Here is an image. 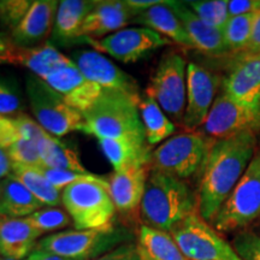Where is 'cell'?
I'll return each instance as SVG.
<instances>
[{"label":"cell","instance_id":"obj_13","mask_svg":"<svg viewBox=\"0 0 260 260\" xmlns=\"http://www.w3.org/2000/svg\"><path fill=\"white\" fill-rule=\"evenodd\" d=\"M69 58L87 80L100 86L103 89L119 90L139 100L142 98L138 81L112 63V60L107 59L100 52L77 50L74 51Z\"/></svg>","mask_w":260,"mask_h":260},{"label":"cell","instance_id":"obj_31","mask_svg":"<svg viewBox=\"0 0 260 260\" xmlns=\"http://www.w3.org/2000/svg\"><path fill=\"white\" fill-rule=\"evenodd\" d=\"M45 133L35 119L23 112L0 115V147L4 149H9L16 142L23 140L38 141Z\"/></svg>","mask_w":260,"mask_h":260},{"label":"cell","instance_id":"obj_8","mask_svg":"<svg viewBox=\"0 0 260 260\" xmlns=\"http://www.w3.org/2000/svg\"><path fill=\"white\" fill-rule=\"evenodd\" d=\"M260 217V151L240 178L212 220L217 232L230 233L242 229Z\"/></svg>","mask_w":260,"mask_h":260},{"label":"cell","instance_id":"obj_39","mask_svg":"<svg viewBox=\"0 0 260 260\" xmlns=\"http://www.w3.org/2000/svg\"><path fill=\"white\" fill-rule=\"evenodd\" d=\"M45 177L57 188L58 190L63 191L65 188L69 187L70 184L76 183V182L87 180V178L92 177L94 174H80V172H75L70 170H57V169H48L45 167L38 168Z\"/></svg>","mask_w":260,"mask_h":260},{"label":"cell","instance_id":"obj_23","mask_svg":"<svg viewBox=\"0 0 260 260\" xmlns=\"http://www.w3.org/2000/svg\"><path fill=\"white\" fill-rule=\"evenodd\" d=\"M41 235L27 217H6L0 223V255L6 259L25 260L37 248V241Z\"/></svg>","mask_w":260,"mask_h":260},{"label":"cell","instance_id":"obj_5","mask_svg":"<svg viewBox=\"0 0 260 260\" xmlns=\"http://www.w3.org/2000/svg\"><path fill=\"white\" fill-rule=\"evenodd\" d=\"M133 234L124 226L103 229L64 230L51 234L38 242L37 248L74 260L96 259L116 247L132 242Z\"/></svg>","mask_w":260,"mask_h":260},{"label":"cell","instance_id":"obj_2","mask_svg":"<svg viewBox=\"0 0 260 260\" xmlns=\"http://www.w3.org/2000/svg\"><path fill=\"white\" fill-rule=\"evenodd\" d=\"M195 211H198V197L186 181L151 170L140 206L145 225L170 233Z\"/></svg>","mask_w":260,"mask_h":260},{"label":"cell","instance_id":"obj_20","mask_svg":"<svg viewBox=\"0 0 260 260\" xmlns=\"http://www.w3.org/2000/svg\"><path fill=\"white\" fill-rule=\"evenodd\" d=\"M138 15L126 5L125 2L119 0H104L96 2V5L84 19L81 29V39L99 40L106 34L122 30L130 21Z\"/></svg>","mask_w":260,"mask_h":260},{"label":"cell","instance_id":"obj_43","mask_svg":"<svg viewBox=\"0 0 260 260\" xmlns=\"http://www.w3.org/2000/svg\"><path fill=\"white\" fill-rule=\"evenodd\" d=\"M169 0H126V5L129 6L136 14L153 8L155 5L167 4Z\"/></svg>","mask_w":260,"mask_h":260},{"label":"cell","instance_id":"obj_1","mask_svg":"<svg viewBox=\"0 0 260 260\" xmlns=\"http://www.w3.org/2000/svg\"><path fill=\"white\" fill-rule=\"evenodd\" d=\"M256 152L254 133H241L214 140L205 162L198 190V211L212 222Z\"/></svg>","mask_w":260,"mask_h":260},{"label":"cell","instance_id":"obj_7","mask_svg":"<svg viewBox=\"0 0 260 260\" xmlns=\"http://www.w3.org/2000/svg\"><path fill=\"white\" fill-rule=\"evenodd\" d=\"M25 94L37 123L47 134L63 138L73 132H82V113L68 105L60 94L52 89L40 77L25 76Z\"/></svg>","mask_w":260,"mask_h":260},{"label":"cell","instance_id":"obj_18","mask_svg":"<svg viewBox=\"0 0 260 260\" xmlns=\"http://www.w3.org/2000/svg\"><path fill=\"white\" fill-rule=\"evenodd\" d=\"M149 172H151L149 165L113 172L109 182L110 193L116 210L123 216L135 218L140 214V206L144 198Z\"/></svg>","mask_w":260,"mask_h":260},{"label":"cell","instance_id":"obj_40","mask_svg":"<svg viewBox=\"0 0 260 260\" xmlns=\"http://www.w3.org/2000/svg\"><path fill=\"white\" fill-rule=\"evenodd\" d=\"M94 260H144L140 254L136 243L128 242L121 245L112 251L105 253Z\"/></svg>","mask_w":260,"mask_h":260},{"label":"cell","instance_id":"obj_32","mask_svg":"<svg viewBox=\"0 0 260 260\" xmlns=\"http://www.w3.org/2000/svg\"><path fill=\"white\" fill-rule=\"evenodd\" d=\"M254 14L236 16L228 19L223 28V37L228 53L241 54L251 39Z\"/></svg>","mask_w":260,"mask_h":260},{"label":"cell","instance_id":"obj_49","mask_svg":"<svg viewBox=\"0 0 260 260\" xmlns=\"http://www.w3.org/2000/svg\"><path fill=\"white\" fill-rule=\"evenodd\" d=\"M0 260H2V255H0Z\"/></svg>","mask_w":260,"mask_h":260},{"label":"cell","instance_id":"obj_3","mask_svg":"<svg viewBox=\"0 0 260 260\" xmlns=\"http://www.w3.org/2000/svg\"><path fill=\"white\" fill-rule=\"evenodd\" d=\"M140 102L119 90L103 89L95 104L82 113V132L98 140L130 138L146 141Z\"/></svg>","mask_w":260,"mask_h":260},{"label":"cell","instance_id":"obj_29","mask_svg":"<svg viewBox=\"0 0 260 260\" xmlns=\"http://www.w3.org/2000/svg\"><path fill=\"white\" fill-rule=\"evenodd\" d=\"M139 111L148 146L167 141L175 133L176 126L174 122L165 115L161 107L152 96L147 94L142 95L141 102L139 104Z\"/></svg>","mask_w":260,"mask_h":260},{"label":"cell","instance_id":"obj_12","mask_svg":"<svg viewBox=\"0 0 260 260\" xmlns=\"http://www.w3.org/2000/svg\"><path fill=\"white\" fill-rule=\"evenodd\" d=\"M94 51L107 53L122 63H135L158 48L169 44L168 39L162 38L158 32L145 27L126 28L113 34L93 40L86 39Z\"/></svg>","mask_w":260,"mask_h":260},{"label":"cell","instance_id":"obj_48","mask_svg":"<svg viewBox=\"0 0 260 260\" xmlns=\"http://www.w3.org/2000/svg\"><path fill=\"white\" fill-rule=\"evenodd\" d=\"M2 260H14V259H6V258H2Z\"/></svg>","mask_w":260,"mask_h":260},{"label":"cell","instance_id":"obj_11","mask_svg":"<svg viewBox=\"0 0 260 260\" xmlns=\"http://www.w3.org/2000/svg\"><path fill=\"white\" fill-rule=\"evenodd\" d=\"M260 130V105L245 106L225 93L214 99L203 124V134L211 140H220L241 133Z\"/></svg>","mask_w":260,"mask_h":260},{"label":"cell","instance_id":"obj_16","mask_svg":"<svg viewBox=\"0 0 260 260\" xmlns=\"http://www.w3.org/2000/svg\"><path fill=\"white\" fill-rule=\"evenodd\" d=\"M223 93L245 106L260 105V54H239L222 81Z\"/></svg>","mask_w":260,"mask_h":260},{"label":"cell","instance_id":"obj_28","mask_svg":"<svg viewBox=\"0 0 260 260\" xmlns=\"http://www.w3.org/2000/svg\"><path fill=\"white\" fill-rule=\"evenodd\" d=\"M136 239V246L144 260H188L170 233L141 225Z\"/></svg>","mask_w":260,"mask_h":260},{"label":"cell","instance_id":"obj_25","mask_svg":"<svg viewBox=\"0 0 260 260\" xmlns=\"http://www.w3.org/2000/svg\"><path fill=\"white\" fill-rule=\"evenodd\" d=\"M170 2L171 0H169L167 4L155 5L153 8L139 12L133 22L158 32L162 38L174 41L180 46L193 48L183 24L169 6Z\"/></svg>","mask_w":260,"mask_h":260},{"label":"cell","instance_id":"obj_4","mask_svg":"<svg viewBox=\"0 0 260 260\" xmlns=\"http://www.w3.org/2000/svg\"><path fill=\"white\" fill-rule=\"evenodd\" d=\"M61 204L76 230L103 229L115 224L117 210L110 183L102 176L93 175L70 184L61 191Z\"/></svg>","mask_w":260,"mask_h":260},{"label":"cell","instance_id":"obj_38","mask_svg":"<svg viewBox=\"0 0 260 260\" xmlns=\"http://www.w3.org/2000/svg\"><path fill=\"white\" fill-rule=\"evenodd\" d=\"M233 248L242 260H260V235L253 232H242L234 237Z\"/></svg>","mask_w":260,"mask_h":260},{"label":"cell","instance_id":"obj_22","mask_svg":"<svg viewBox=\"0 0 260 260\" xmlns=\"http://www.w3.org/2000/svg\"><path fill=\"white\" fill-rule=\"evenodd\" d=\"M96 5L92 0H63L58 5L51 42L58 46H69L76 42H83L81 29L89 12Z\"/></svg>","mask_w":260,"mask_h":260},{"label":"cell","instance_id":"obj_27","mask_svg":"<svg viewBox=\"0 0 260 260\" xmlns=\"http://www.w3.org/2000/svg\"><path fill=\"white\" fill-rule=\"evenodd\" d=\"M42 167L57 170H70L80 174H89L81 162L79 151L73 146L64 144L60 140L45 133L38 140Z\"/></svg>","mask_w":260,"mask_h":260},{"label":"cell","instance_id":"obj_10","mask_svg":"<svg viewBox=\"0 0 260 260\" xmlns=\"http://www.w3.org/2000/svg\"><path fill=\"white\" fill-rule=\"evenodd\" d=\"M170 235L188 260H242L199 211L178 223Z\"/></svg>","mask_w":260,"mask_h":260},{"label":"cell","instance_id":"obj_41","mask_svg":"<svg viewBox=\"0 0 260 260\" xmlns=\"http://www.w3.org/2000/svg\"><path fill=\"white\" fill-rule=\"evenodd\" d=\"M260 9V0H228V14L230 17L254 14Z\"/></svg>","mask_w":260,"mask_h":260},{"label":"cell","instance_id":"obj_34","mask_svg":"<svg viewBox=\"0 0 260 260\" xmlns=\"http://www.w3.org/2000/svg\"><path fill=\"white\" fill-rule=\"evenodd\" d=\"M27 218L41 234L64 229L73 222L67 211L53 206L42 207Z\"/></svg>","mask_w":260,"mask_h":260},{"label":"cell","instance_id":"obj_24","mask_svg":"<svg viewBox=\"0 0 260 260\" xmlns=\"http://www.w3.org/2000/svg\"><path fill=\"white\" fill-rule=\"evenodd\" d=\"M100 149L105 155L115 172L134 167L149 165L151 151L147 141L130 138L98 140Z\"/></svg>","mask_w":260,"mask_h":260},{"label":"cell","instance_id":"obj_26","mask_svg":"<svg viewBox=\"0 0 260 260\" xmlns=\"http://www.w3.org/2000/svg\"><path fill=\"white\" fill-rule=\"evenodd\" d=\"M45 207L37 198L10 175L0 181V214L8 218H25Z\"/></svg>","mask_w":260,"mask_h":260},{"label":"cell","instance_id":"obj_35","mask_svg":"<svg viewBox=\"0 0 260 260\" xmlns=\"http://www.w3.org/2000/svg\"><path fill=\"white\" fill-rule=\"evenodd\" d=\"M23 110V98L17 82L0 75V115H17Z\"/></svg>","mask_w":260,"mask_h":260},{"label":"cell","instance_id":"obj_6","mask_svg":"<svg viewBox=\"0 0 260 260\" xmlns=\"http://www.w3.org/2000/svg\"><path fill=\"white\" fill-rule=\"evenodd\" d=\"M213 141L198 132L172 136L152 152L149 168L186 181L203 171Z\"/></svg>","mask_w":260,"mask_h":260},{"label":"cell","instance_id":"obj_33","mask_svg":"<svg viewBox=\"0 0 260 260\" xmlns=\"http://www.w3.org/2000/svg\"><path fill=\"white\" fill-rule=\"evenodd\" d=\"M184 4L210 27L223 30L229 19L228 0H193L184 2Z\"/></svg>","mask_w":260,"mask_h":260},{"label":"cell","instance_id":"obj_44","mask_svg":"<svg viewBox=\"0 0 260 260\" xmlns=\"http://www.w3.org/2000/svg\"><path fill=\"white\" fill-rule=\"evenodd\" d=\"M12 171V161L10 159L8 151L0 147V181L11 175Z\"/></svg>","mask_w":260,"mask_h":260},{"label":"cell","instance_id":"obj_37","mask_svg":"<svg viewBox=\"0 0 260 260\" xmlns=\"http://www.w3.org/2000/svg\"><path fill=\"white\" fill-rule=\"evenodd\" d=\"M32 2L29 0H2L0 2V22L14 30L27 15Z\"/></svg>","mask_w":260,"mask_h":260},{"label":"cell","instance_id":"obj_9","mask_svg":"<svg viewBox=\"0 0 260 260\" xmlns=\"http://www.w3.org/2000/svg\"><path fill=\"white\" fill-rule=\"evenodd\" d=\"M146 94L157 102L171 121L182 124L187 102V64L176 52H168L159 60Z\"/></svg>","mask_w":260,"mask_h":260},{"label":"cell","instance_id":"obj_46","mask_svg":"<svg viewBox=\"0 0 260 260\" xmlns=\"http://www.w3.org/2000/svg\"><path fill=\"white\" fill-rule=\"evenodd\" d=\"M10 44H11V38H10V35H6L4 32H0V57H2V54L6 51V48L9 47Z\"/></svg>","mask_w":260,"mask_h":260},{"label":"cell","instance_id":"obj_21","mask_svg":"<svg viewBox=\"0 0 260 260\" xmlns=\"http://www.w3.org/2000/svg\"><path fill=\"white\" fill-rule=\"evenodd\" d=\"M169 6L183 24L184 30H186L188 38L191 42V47L203 52L205 54L214 57H220L228 53L223 30L210 27V25L204 23L184 4V2H174V0H171Z\"/></svg>","mask_w":260,"mask_h":260},{"label":"cell","instance_id":"obj_30","mask_svg":"<svg viewBox=\"0 0 260 260\" xmlns=\"http://www.w3.org/2000/svg\"><path fill=\"white\" fill-rule=\"evenodd\" d=\"M11 175L17 178L44 206L58 207L61 204V191L58 190L38 168L12 162Z\"/></svg>","mask_w":260,"mask_h":260},{"label":"cell","instance_id":"obj_15","mask_svg":"<svg viewBox=\"0 0 260 260\" xmlns=\"http://www.w3.org/2000/svg\"><path fill=\"white\" fill-rule=\"evenodd\" d=\"M44 81L63 96L68 105L81 113L88 111L103 90L102 87L87 80L73 60L52 71Z\"/></svg>","mask_w":260,"mask_h":260},{"label":"cell","instance_id":"obj_42","mask_svg":"<svg viewBox=\"0 0 260 260\" xmlns=\"http://www.w3.org/2000/svg\"><path fill=\"white\" fill-rule=\"evenodd\" d=\"M241 54H260V9L254 12L251 39Z\"/></svg>","mask_w":260,"mask_h":260},{"label":"cell","instance_id":"obj_14","mask_svg":"<svg viewBox=\"0 0 260 260\" xmlns=\"http://www.w3.org/2000/svg\"><path fill=\"white\" fill-rule=\"evenodd\" d=\"M220 84L218 75L195 63L187 65V102L182 125L189 132L203 126Z\"/></svg>","mask_w":260,"mask_h":260},{"label":"cell","instance_id":"obj_45","mask_svg":"<svg viewBox=\"0 0 260 260\" xmlns=\"http://www.w3.org/2000/svg\"><path fill=\"white\" fill-rule=\"evenodd\" d=\"M25 260H74L69 258H64V256L53 254V253L42 251V249L35 248L34 251L31 252V254L28 256Z\"/></svg>","mask_w":260,"mask_h":260},{"label":"cell","instance_id":"obj_19","mask_svg":"<svg viewBox=\"0 0 260 260\" xmlns=\"http://www.w3.org/2000/svg\"><path fill=\"white\" fill-rule=\"evenodd\" d=\"M70 61L69 57L60 53L50 42L37 47H19L11 40V44L0 57V64L24 68L29 70V74L35 75L41 80Z\"/></svg>","mask_w":260,"mask_h":260},{"label":"cell","instance_id":"obj_17","mask_svg":"<svg viewBox=\"0 0 260 260\" xmlns=\"http://www.w3.org/2000/svg\"><path fill=\"white\" fill-rule=\"evenodd\" d=\"M58 5L57 0H37L22 19V22L10 34L16 46L37 47L41 46L47 38L51 37L56 19Z\"/></svg>","mask_w":260,"mask_h":260},{"label":"cell","instance_id":"obj_36","mask_svg":"<svg viewBox=\"0 0 260 260\" xmlns=\"http://www.w3.org/2000/svg\"><path fill=\"white\" fill-rule=\"evenodd\" d=\"M8 151V154L12 162L15 164L27 165V167L40 168L42 167L40 151L38 147V141L31 140H23V141L16 142Z\"/></svg>","mask_w":260,"mask_h":260},{"label":"cell","instance_id":"obj_47","mask_svg":"<svg viewBox=\"0 0 260 260\" xmlns=\"http://www.w3.org/2000/svg\"><path fill=\"white\" fill-rule=\"evenodd\" d=\"M6 218V217H4V216H2V214H0V223L3 222V220H4Z\"/></svg>","mask_w":260,"mask_h":260}]
</instances>
